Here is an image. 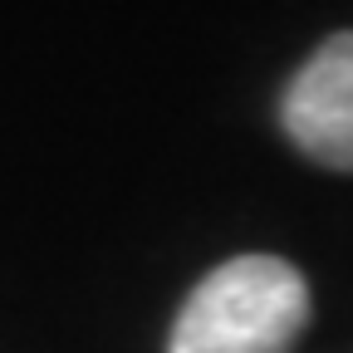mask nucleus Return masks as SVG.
<instances>
[{
  "mask_svg": "<svg viewBox=\"0 0 353 353\" xmlns=\"http://www.w3.org/2000/svg\"><path fill=\"white\" fill-rule=\"evenodd\" d=\"M309 314V285L290 260L236 255L176 309L167 353H290Z\"/></svg>",
  "mask_w": 353,
  "mask_h": 353,
  "instance_id": "obj_1",
  "label": "nucleus"
},
{
  "mask_svg": "<svg viewBox=\"0 0 353 353\" xmlns=\"http://www.w3.org/2000/svg\"><path fill=\"white\" fill-rule=\"evenodd\" d=\"M280 128L309 162L353 176V30L329 34L290 79Z\"/></svg>",
  "mask_w": 353,
  "mask_h": 353,
  "instance_id": "obj_2",
  "label": "nucleus"
}]
</instances>
